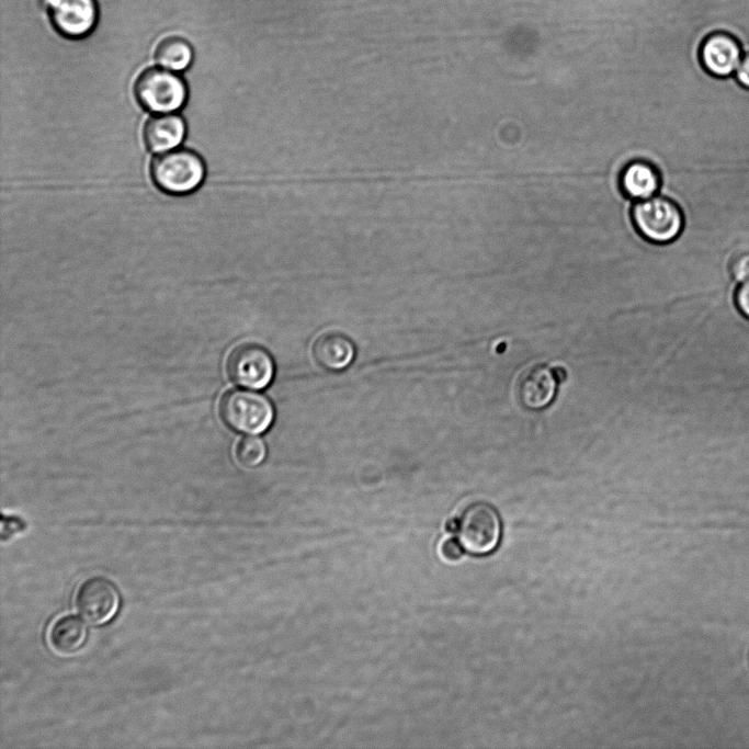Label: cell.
<instances>
[{
	"mask_svg": "<svg viewBox=\"0 0 749 749\" xmlns=\"http://www.w3.org/2000/svg\"><path fill=\"white\" fill-rule=\"evenodd\" d=\"M274 371L270 353L257 343H241L235 347L227 359L228 376L245 388H265L272 382Z\"/></svg>",
	"mask_w": 749,
	"mask_h": 749,
	"instance_id": "8992f818",
	"label": "cell"
},
{
	"mask_svg": "<svg viewBox=\"0 0 749 749\" xmlns=\"http://www.w3.org/2000/svg\"><path fill=\"white\" fill-rule=\"evenodd\" d=\"M75 605L79 614L90 624L102 625L111 621L120 606L115 586L106 578L93 576L78 587Z\"/></svg>",
	"mask_w": 749,
	"mask_h": 749,
	"instance_id": "52a82bcc",
	"label": "cell"
},
{
	"mask_svg": "<svg viewBox=\"0 0 749 749\" xmlns=\"http://www.w3.org/2000/svg\"><path fill=\"white\" fill-rule=\"evenodd\" d=\"M313 355L322 368L338 372L348 367L354 356L353 342L344 334L329 331L320 334L314 342Z\"/></svg>",
	"mask_w": 749,
	"mask_h": 749,
	"instance_id": "4fadbf2b",
	"label": "cell"
},
{
	"mask_svg": "<svg viewBox=\"0 0 749 749\" xmlns=\"http://www.w3.org/2000/svg\"><path fill=\"white\" fill-rule=\"evenodd\" d=\"M185 122L177 114L164 113L150 117L144 127L147 148L162 154L178 147L185 137Z\"/></svg>",
	"mask_w": 749,
	"mask_h": 749,
	"instance_id": "8fae6325",
	"label": "cell"
},
{
	"mask_svg": "<svg viewBox=\"0 0 749 749\" xmlns=\"http://www.w3.org/2000/svg\"><path fill=\"white\" fill-rule=\"evenodd\" d=\"M456 532L465 551L485 555L493 552L500 542L501 520L491 504L473 502L458 518Z\"/></svg>",
	"mask_w": 749,
	"mask_h": 749,
	"instance_id": "5b68a950",
	"label": "cell"
},
{
	"mask_svg": "<svg viewBox=\"0 0 749 749\" xmlns=\"http://www.w3.org/2000/svg\"><path fill=\"white\" fill-rule=\"evenodd\" d=\"M219 415L225 424L236 432L260 434L272 425L274 408L261 394L234 389L222 397Z\"/></svg>",
	"mask_w": 749,
	"mask_h": 749,
	"instance_id": "3957f363",
	"label": "cell"
},
{
	"mask_svg": "<svg viewBox=\"0 0 749 749\" xmlns=\"http://www.w3.org/2000/svg\"><path fill=\"white\" fill-rule=\"evenodd\" d=\"M733 77L742 89L749 91V52L744 53Z\"/></svg>",
	"mask_w": 749,
	"mask_h": 749,
	"instance_id": "ffe728a7",
	"label": "cell"
},
{
	"mask_svg": "<svg viewBox=\"0 0 749 749\" xmlns=\"http://www.w3.org/2000/svg\"><path fill=\"white\" fill-rule=\"evenodd\" d=\"M632 220L639 235L656 245L674 241L684 227L682 209L665 196L637 201L632 209Z\"/></svg>",
	"mask_w": 749,
	"mask_h": 749,
	"instance_id": "7a4b0ae2",
	"label": "cell"
},
{
	"mask_svg": "<svg viewBox=\"0 0 749 749\" xmlns=\"http://www.w3.org/2000/svg\"><path fill=\"white\" fill-rule=\"evenodd\" d=\"M138 103L157 114L172 113L181 109L188 97L185 82L174 71L162 67L148 68L134 86Z\"/></svg>",
	"mask_w": 749,
	"mask_h": 749,
	"instance_id": "277c9868",
	"label": "cell"
},
{
	"mask_svg": "<svg viewBox=\"0 0 749 749\" xmlns=\"http://www.w3.org/2000/svg\"><path fill=\"white\" fill-rule=\"evenodd\" d=\"M744 55L739 38L727 31L707 34L699 48V60L708 75L717 79L733 77Z\"/></svg>",
	"mask_w": 749,
	"mask_h": 749,
	"instance_id": "ba28073f",
	"label": "cell"
},
{
	"mask_svg": "<svg viewBox=\"0 0 749 749\" xmlns=\"http://www.w3.org/2000/svg\"><path fill=\"white\" fill-rule=\"evenodd\" d=\"M47 11L54 29L72 39L89 35L99 19L97 0H47Z\"/></svg>",
	"mask_w": 749,
	"mask_h": 749,
	"instance_id": "9c48e42d",
	"label": "cell"
},
{
	"mask_svg": "<svg viewBox=\"0 0 749 749\" xmlns=\"http://www.w3.org/2000/svg\"><path fill=\"white\" fill-rule=\"evenodd\" d=\"M193 56L191 44L177 35L162 38L155 49L157 64L174 72L185 70L191 65Z\"/></svg>",
	"mask_w": 749,
	"mask_h": 749,
	"instance_id": "9a60e30c",
	"label": "cell"
},
{
	"mask_svg": "<svg viewBox=\"0 0 749 749\" xmlns=\"http://www.w3.org/2000/svg\"><path fill=\"white\" fill-rule=\"evenodd\" d=\"M728 272L737 284L749 281V251L734 256L728 264Z\"/></svg>",
	"mask_w": 749,
	"mask_h": 749,
	"instance_id": "e0dca14e",
	"label": "cell"
},
{
	"mask_svg": "<svg viewBox=\"0 0 749 749\" xmlns=\"http://www.w3.org/2000/svg\"><path fill=\"white\" fill-rule=\"evenodd\" d=\"M446 531L456 532L457 531V520H451L446 523Z\"/></svg>",
	"mask_w": 749,
	"mask_h": 749,
	"instance_id": "44dd1931",
	"label": "cell"
},
{
	"mask_svg": "<svg viewBox=\"0 0 749 749\" xmlns=\"http://www.w3.org/2000/svg\"><path fill=\"white\" fill-rule=\"evenodd\" d=\"M88 629L83 621L73 614L58 617L49 627L50 647L60 655H72L86 643Z\"/></svg>",
	"mask_w": 749,
	"mask_h": 749,
	"instance_id": "5bb4252c",
	"label": "cell"
},
{
	"mask_svg": "<svg viewBox=\"0 0 749 749\" xmlns=\"http://www.w3.org/2000/svg\"><path fill=\"white\" fill-rule=\"evenodd\" d=\"M464 547L458 538L444 540L440 546L441 556L447 561H456L463 556Z\"/></svg>",
	"mask_w": 749,
	"mask_h": 749,
	"instance_id": "d6986e66",
	"label": "cell"
},
{
	"mask_svg": "<svg viewBox=\"0 0 749 749\" xmlns=\"http://www.w3.org/2000/svg\"><path fill=\"white\" fill-rule=\"evenodd\" d=\"M661 185L659 170L645 160L627 163L620 174V188L624 195L635 201L650 198L657 194Z\"/></svg>",
	"mask_w": 749,
	"mask_h": 749,
	"instance_id": "7c38bea8",
	"label": "cell"
},
{
	"mask_svg": "<svg viewBox=\"0 0 749 749\" xmlns=\"http://www.w3.org/2000/svg\"><path fill=\"white\" fill-rule=\"evenodd\" d=\"M236 456L242 466L256 467L264 461L266 446L261 439L247 436L241 439L236 445Z\"/></svg>",
	"mask_w": 749,
	"mask_h": 749,
	"instance_id": "2e32d148",
	"label": "cell"
},
{
	"mask_svg": "<svg viewBox=\"0 0 749 749\" xmlns=\"http://www.w3.org/2000/svg\"><path fill=\"white\" fill-rule=\"evenodd\" d=\"M557 370L544 363L533 364L518 377L515 393L520 405L529 410H542L555 399L560 377Z\"/></svg>",
	"mask_w": 749,
	"mask_h": 749,
	"instance_id": "30bf717a",
	"label": "cell"
},
{
	"mask_svg": "<svg viewBox=\"0 0 749 749\" xmlns=\"http://www.w3.org/2000/svg\"><path fill=\"white\" fill-rule=\"evenodd\" d=\"M734 304L739 314L749 320V281L738 284L734 293Z\"/></svg>",
	"mask_w": 749,
	"mask_h": 749,
	"instance_id": "ac0fdd59",
	"label": "cell"
},
{
	"mask_svg": "<svg viewBox=\"0 0 749 749\" xmlns=\"http://www.w3.org/2000/svg\"><path fill=\"white\" fill-rule=\"evenodd\" d=\"M150 173L162 192L182 195L200 186L205 177V164L195 151L174 148L152 160Z\"/></svg>",
	"mask_w": 749,
	"mask_h": 749,
	"instance_id": "6da1fadb",
	"label": "cell"
}]
</instances>
